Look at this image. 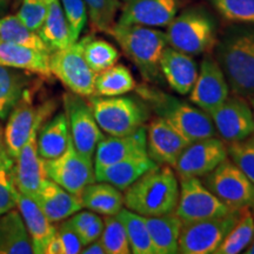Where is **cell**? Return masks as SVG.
Here are the masks:
<instances>
[{
	"label": "cell",
	"mask_w": 254,
	"mask_h": 254,
	"mask_svg": "<svg viewBox=\"0 0 254 254\" xmlns=\"http://www.w3.org/2000/svg\"><path fill=\"white\" fill-rule=\"evenodd\" d=\"M106 254H129L128 238L125 227L117 215H106L104 219V228L99 237Z\"/></svg>",
	"instance_id": "obj_39"
},
{
	"label": "cell",
	"mask_w": 254,
	"mask_h": 254,
	"mask_svg": "<svg viewBox=\"0 0 254 254\" xmlns=\"http://www.w3.org/2000/svg\"><path fill=\"white\" fill-rule=\"evenodd\" d=\"M94 32L109 31L116 24V17L122 7L120 0H84Z\"/></svg>",
	"instance_id": "obj_38"
},
{
	"label": "cell",
	"mask_w": 254,
	"mask_h": 254,
	"mask_svg": "<svg viewBox=\"0 0 254 254\" xmlns=\"http://www.w3.org/2000/svg\"><path fill=\"white\" fill-rule=\"evenodd\" d=\"M252 212H253V214H254V208H253V209H252Z\"/></svg>",
	"instance_id": "obj_53"
},
{
	"label": "cell",
	"mask_w": 254,
	"mask_h": 254,
	"mask_svg": "<svg viewBox=\"0 0 254 254\" xmlns=\"http://www.w3.org/2000/svg\"><path fill=\"white\" fill-rule=\"evenodd\" d=\"M150 232L154 254H176L179 250V238L184 222L176 214L145 217Z\"/></svg>",
	"instance_id": "obj_28"
},
{
	"label": "cell",
	"mask_w": 254,
	"mask_h": 254,
	"mask_svg": "<svg viewBox=\"0 0 254 254\" xmlns=\"http://www.w3.org/2000/svg\"><path fill=\"white\" fill-rule=\"evenodd\" d=\"M64 107L67 117L72 144L79 153L93 160L98 142L104 138L90 105L84 97L72 93L64 94Z\"/></svg>",
	"instance_id": "obj_12"
},
{
	"label": "cell",
	"mask_w": 254,
	"mask_h": 254,
	"mask_svg": "<svg viewBox=\"0 0 254 254\" xmlns=\"http://www.w3.org/2000/svg\"><path fill=\"white\" fill-rule=\"evenodd\" d=\"M154 166L157 164L148 155L129 158L109 166L94 167L95 182L109 183L120 190H125Z\"/></svg>",
	"instance_id": "obj_25"
},
{
	"label": "cell",
	"mask_w": 254,
	"mask_h": 254,
	"mask_svg": "<svg viewBox=\"0 0 254 254\" xmlns=\"http://www.w3.org/2000/svg\"><path fill=\"white\" fill-rule=\"evenodd\" d=\"M41 40L45 43L47 49L52 53L53 51L65 49L73 44L71 32L64 14L60 0H52L50 4L45 20L39 30L37 31Z\"/></svg>",
	"instance_id": "obj_30"
},
{
	"label": "cell",
	"mask_w": 254,
	"mask_h": 254,
	"mask_svg": "<svg viewBox=\"0 0 254 254\" xmlns=\"http://www.w3.org/2000/svg\"><path fill=\"white\" fill-rule=\"evenodd\" d=\"M214 58L232 94L254 97V24H233L214 46Z\"/></svg>",
	"instance_id": "obj_1"
},
{
	"label": "cell",
	"mask_w": 254,
	"mask_h": 254,
	"mask_svg": "<svg viewBox=\"0 0 254 254\" xmlns=\"http://www.w3.org/2000/svg\"><path fill=\"white\" fill-rule=\"evenodd\" d=\"M84 208L97 214L117 215L125 205L123 190L109 183L94 182L86 186L80 193Z\"/></svg>",
	"instance_id": "obj_29"
},
{
	"label": "cell",
	"mask_w": 254,
	"mask_h": 254,
	"mask_svg": "<svg viewBox=\"0 0 254 254\" xmlns=\"http://www.w3.org/2000/svg\"><path fill=\"white\" fill-rule=\"evenodd\" d=\"M230 212L232 209L221 202L199 178L179 179V198L174 214L184 224L221 217Z\"/></svg>",
	"instance_id": "obj_11"
},
{
	"label": "cell",
	"mask_w": 254,
	"mask_h": 254,
	"mask_svg": "<svg viewBox=\"0 0 254 254\" xmlns=\"http://www.w3.org/2000/svg\"><path fill=\"white\" fill-rule=\"evenodd\" d=\"M0 40L51 53L39 34L28 28L18 15H6L0 18Z\"/></svg>",
	"instance_id": "obj_35"
},
{
	"label": "cell",
	"mask_w": 254,
	"mask_h": 254,
	"mask_svg": "<svg viewBox=\"0 0 254 254\" xmlns=\"http://www.w3.org/2000/svg\"><path fill=\"white\" fill-rule=\"evenodd\" d=\"M168 46L194 57L206 55L217 44L214 19L202 8H189L167 25Z\"/></svg>",
	"instance_id": "obj_6"
},
{
	"label": "cell",
	"mask_w": 254,
	"mask_h": 254,
	"mask_svg": "<svg viewBox=\"0 0 254 254\" xmlns=\"http://www.w3.org/2000/svg\"><path fill=\"white\" fill-rule=\"evenodd\" d=\"M52 0H23L18 17L32 31H38L45 20Z\"/></svg>",
	"instance_id": "obj_43"
},
{
	"label": "cell",
	"mask_w": 254,
	"mask_h": 254,
	"mask_svg": "<svg viewBox=\"0 0 254 254\" xmlns=\"http://www.w3.org/2000/svg\"><path fill=\"white\" fill-rule=\"evenodd\" d=\"M30 84L31 73L0 65V120L7 118Z\"/></svg>",
	"instance_id": "obj_31"
},
{
	"label": "cell",
	"mask_w": 254,
	"mask_h": 254,
	"mask_svg": "<svg viewBox=\"0 0 254 254\" xmlns=\"http://www.w3.org/2000/svg\"><path fill=\"white\" fill-rule=\"evenodd\" d=\"M127 58L134 64L146 81L154 82L161 75L160 60L168 46L165 32L141 25L116 23L109 31Z\"/></svg>",
	"instance_id": "obj_4"
},
{
	"label": "cell",
	"mask_w": 254,
	"mask_h": 254,
	"mask_svg": "<svg viewBox=\"0 0 254 254\" xmlns=\"http://www.w3.org/2000/svg\"><path fill=\"white\" fill-rule=\"evenodd\" d=\"M250 105H251V109H252V113H253V118H254V97L250 98Z\"/></svg>",
	"instance_id": "obj_52"
},
{
	"label": "cell",
	"mask_w": 254,
	"mask_h": 254,
	"mask_svg": "<svg viewBox=\"0 0 254 254\" xmlns=\"http://www.w3.org/2000/svg\"><path fill=\"white\" fill-rule=\"evenodd\" d=\"M161 75L180 95L189 94L198 77V65L192 56L167 46L160 60Z\"/></svg>",
	"instance_id": "obj_21"
},
{
	"label": "cell",
	"mask_w": 254,
	"mask_h": 254,
	"mask_svg": "<svg viewBox=\"0 0 254 254\" xmlns=\"http://www.w3.org/2000/svg\"><path fill=\"white\" fill-rule=\"evenodd\" d=\"M189 94L190 103L207 114L230 97V86L214 56L206 53L202 58L198 77Z\"/></svg>",
	"instance_id": "obj_16"
},
{
	"label": "cell",
	"mask_w": 254,
	"mask_h": 254,
	"mask_svg": "<svg viewBox=\"0 0 254 254\" xmlns=\"http://www.w3.org/2000/svg\"><path fill=\"white\" fill-rule=\"evenodd\" d=\"M57 233L62 240L64 246V254H78L81 253V250L84 245H82L80 237L78 233L73 230L69 222L63 221L60 226L57 228Z\"/></svg>",
	"instance_id": "obj_44"
},
{
	"label": "cell",
	"mask_w": 254,
	"mask_h": 254,
	"mask_svg": "<svg viewBox=\"0 0 254 254\" xmlns=\"http://www.w3.org/2000/svg\"><path fill=\"white\" fill-rule=\"evenodd\" d=\"M147 155L146 126L126 135L104 136L94 152V167L109 166L126 159Z\"/></svg>",
	"instance_id": "obj_20"
},
{
	"label": "cell",
	"mask_w": 254,
	"mask_h": 254,
	"mask_svg": "<svg viewBox=\"0 0 254 254\" xmlns=\"http://www.w3.org/2000/svg\"><path fill=\"white\" fill-rule=\"evenodd\" d=\"M179 198V178L167 165H157L125 190V206L142 217L173 213Z\"/></svg>",
	"instance_id": "obj_2"
},
{
	"label": "cell",
	"mask_w": 254,
	"mask_h": 254,
	"mask_svg": "<svg viewBox=\"0 0 254 254\" xmlns=\"http://www.w3.org/2000/svg\"><path fill=\"white\" fill-rule=\"evenodd\" d=\"M243 253L245 254H254V236H253V239L251 241V244L249 246H247V249L244 251Z\"/></svg>",
	"instance_id": "obj_50"
},
{
	"label": "cell",
	"mask_w": 254,
	"mask_h": 254,
	"mask_svg": "<svg viewBox=\"0 0 254 254\" xmlns=\"http://www.w3.org/2000/svg\"><path fill=\"white\" fill-rule=\"evenodd\" d=\"M18 187L15 184L14 159L5 145L0 147V215L17 207Z\"/></svg>",
	"instance_id": "obj_37"
},
{
	"label": "cell",
	"mask_w": 254,
	"mask_h": 254,
	"mask_svg": "<svg viewBox=\"0 0 254 254\" xmlns=\"http://www.w3.org/2000/svg\"><path fill=\"white\" fill-rule=\"evenodd\" d=\"M56 103L52 100L46 101L38 107L36 120L18 157L14 160L15 184L19 192L34 198L44 180L46 179L44 159L38 153V132L46 118L56 110Z\"/></svg>",
	"instance_id": "obj_7"
},
{
	"label": "cell",
	"mask_w": 254,
	"mask_h": 254,
	"mask_svg": "<svg viewBox=\"0 0 254 254\" xmlns=\"http://www.w3.org/2000/svg\"><path fill=\"white\" fill-rule=\"evenodd\" d=\"M104 228V219H101L99 215L94 219V221L85 230L84 233L80 236V240L82 245L86 246L88 244H91L92 241L99 239L101 236V232Z\"/></svg>",
	"instance_id": "obj_46"
},
{
	"label": "cell",
	"mask_w": 254,
	"mask_h": 254,
	"mask_svg": "<svg viewBox=\"0 0 254 254\" xmlns=\"http://www.w3.org/2000/svg\"><path fill=\"white\" fill-rule=\"evenodd\" d=\"M50 55L51 53L0 40V65L23 69L46 80L52 79Z\"/></svg>",
	"instance_id": "obj_24"
},
{
	"label": "cell",
	"mask_w": 254,
	"mask_h": 254,
	"mask_svg": "<svg viewBox=\"0 0 254 254\" xmlns=\"http://www.w3.org/2000/svg\"><path fill=\"white\" fill-rule=\"evenodd\" d=\"M81 253L82 254H105L106 253V251H105L103 244L100 243V240L97 239L92 241V243L88 244V245L82 247Z\"/></svg>",
	"instance_id": "obj_48"
},
{
	"label": "cell",
	"mask_w": 254,
	"mask_h": 254,
	"mask_svg": "<svg viewBox=\"0 0 254 254\" xmlns=\"http://www.w3.org/2000/svg\"><path fill=\"white\" fill-rule=\"evenodd\" d=\"M46 176L73 194L80 195L86 186L95 182L94 164L79 153L71 142L58 158L44 160Z\"/></svg>",
	"instance_id": "obj_13"
},
{
	"label": "cell",
	"mask_w": 254,
	"mask_h": 254,
	"mask_svg": "<svg viewBox=\"0 0 254 254\" xmlns=\"http://www.w3.org/2000/svg\"><path fill=\"white\" fill-rule=\"evenodd\" d=\"M97 217L98 214L90 211V209H87V211H82V209H80L77 213H74L69 218H67V221L69 222V225H71L73 230L77 232L78 236L80 237Z\"/></svg>",
	"instance_id": "obj_45"
},
{
	"label": "cell",
	"mask_w": 254,
	"mask_h": 254,
	"mask_svg": "<svg viewBox=\"0 0 254 254\" xmlns=\"http://www.w3.org/2000/svg\"><path fill=\"white\" fill-rule=\"evenodd\" d=\"M101 131L109 135H126L145 126L150 107L140 97L92 95L87 100Z\"/></svg>",
	"instance_id": "obj_5"
},
{
	"label": "cell",
	"mask_w": 254,
	"mask_h": 254,
	"mask_svg": "<svg viewBox=\"0 0 254 254\" xmlns=\"http://www.w3.org/2000/svg\"><path fill=\"white\" fill-rule=\"evenodd\" d=\"M135 91L157 117L166 120L189 141L217 135L211 117L195 105H190L148 85L136 86Z\"/></svg>",
	"instance_id": "obj_3"
},
{
	"label": "cell",
	"mask_w": 254,
	"mask_h": 254,
	"mask_svg": "<svg viewBox=\"0 0 254 254\" xmlns=\"http://www.w3.org/2000/svg\"><path fill=\"white\" fill-rule=\"evenodd\" d=\"M201 182L232 211L254 208V184L228 157Z\"/></svg>",
	"instance_id": "obj_8"
},
{
	"label": "cell",
	"mask_w": 254,
	"mask_h": 254,
	"mask_svg": "<svg viewBox=\"0 0 254 254\" xmlns=\"http://www.w3.org/2000/svg\"><path fill=\"white\" fill-rule=\"evenodd\" d=\"M117 217L123 222L133 254H154L146 218L128 208H122Z\"/></svg>",
	"instance_id": "obj_34"
},
{
	"label": "cell",
	"mask_w": 254,
	"mask_h": 254,
	"mask_svg": "<svg viewBox=\"0 0 254 254\" xmlns=\"http://www.w3.org/2000/svg\"><path fill=\"white\" fill-rule=\"evenodd\" d=\"M190 144V141L160 117L152 119L146 126L147 155L157 165L172 167Z\"/></svg>",
	"instance_id": "obj_17"
},
{
	"label": "cell",
	"mask_w": 254,
	"mask_h": 254,
	"mask_svg": "<svg viewBox=\"0 0 254 254\" xmlns=\"http://www.w3.org/2000/svg\"><path fill=\"white\" fill-rule=\"evenodd\" d=\"M45 254H64V246L62 240L56 232V234L51 238L50 243L47 244Z\"/></svg>",
	"instance_id": "obj_47"
},
{
	"label": "cell",
	"mask_w": 254,
	"mask_h": 254,
	"mask_svg": "<svg viewBox=\"0 0 254 254\" xmlns=\"http://www.w3.org/2000/svg\"><path fill=\"white\" fill-rule=\"evenodd\" d=\"M136 82L132 72L124 65H113L98 73L95 79V95L117 97L135 90Z\"/></svg>",
	"instance_id": "obj_33"
},
{
	"label": "cell",
	"mask_w": 254,
	"mask_h": 254,
	"mask_svg": "<svg viewBox=\"0 0 254 254\" xmlns=\"http://www.w3.org/2000/svg\"><path fill=\"white\" fill-rule=\"evenodd\" d=\"M254 236L252 208L240 209L239 218L213 254H239L247 249Z\"/></svg>",
	"instance_id": "obj_32"
},
{
	"label": "cell",
	"mask_w": 254,
	"mask_h": 254,
	"mask_svg": "<svg viewBox=\"0 0 254 254\" xmlns=\"http://www.w3.org/2000/svg\"><path fill=\"white\" fill-rule=\"evenodd\" d=\"M227 157L226 144L221 139L211 136L190 142L172 167L179 179L202 178Z\"/></svg>",
	"instance_id": "obj_14"
},
{
	"label": "cell",
	"mask_w": 254,
	"mask_h": 254,
	"mask_svg": "<svg viewBox=\"0 0 254 254\" xmlns=\"http://www.w3.org/2000/svg\"><path fill=\"white\" fill-rule=\"evenodd\" d=\"M33 246L20 212L13 208L0 215V254H32Z\"/></svg>",
	"instance_id": "obj_27"
},
{
	"label": "cell",
	"mask_w": 254,
	"mask_h": 254,
	"mask_svg": "<svg viewBox=\"0 0 254 254\" xmlns=\"http://www.w3.org/2000/svg\"><path fill=\"white\" fill-rule=\"evenodd\" d=\"M17 207L30 234L33 252L37 254H45L47 244L57 232V228L53 226V222L49 220L34 198L24 194L19 190Z\"/></svg>",
	"instance_id": "obj_23"
},
{
	"label": "cell",
	"mask_w": 254,
	"mask_h": 254,
	"mask_svg": "<svg viewBox=\"0 0 254 254\" xmlns=\"http://www.w3.org/2000/svg\"><path fill=\"white\" fill-rule=\"evenodd\" d=\"M228 158L254 184V133L240 141L226 144Z\"/></svg>",
	"instance_id": "obj_41"
},
{
	"label": "cell",
	"mask_w": 254,
	"mask_h": 254,
	"mask_svg": "<svg viewBox=\"0 0 254 254\" xmlns=\"http://www.w3.org/2000/svg\"><path fill=\"white\" fill-rule=\"evenodd\" d=\"M208 116L225 144L240 141L254 133V118L251 105L245 98L239 95L230 94Z\"/></svg>",
	"instance_id": "obj_15"
},
{
	"label": "cell",
	"mask_w": 254,
	"mask_h": 254,
	"mask_svg": "<svg viewBox=\"0 0 254 254\" xmlns=\"http://www.w3.org/2000/svg\"><path fill=\"white\" fill-rule=\"evenodd\" d=\"M5 142H4V128H2L1 124H0V147L1 146H4Z\"/></svg>",
	"instance_id": "obj_51"
},
{
	"label": "cell",
	"mask_w": 254,
	"mask_h": 254,
	"mask_svg": "<svg viewBox=\"0 0 254 254\" xmlns=\"http://www.w3.org/2000/svg\"><path fill=\"white\" fill-rule=\"evenodd\" d=\"M72 142L68 120L60 112L40 126L38 132V153L44 160L58 158Z\"/></svg>",
	"instance_id": "obj_26"
},
{
	"label": "cell",
	"mask_w": 254,
	"mask_h": 254,
	"mask_svg": "<svg viewBox=\"0 0 254 254\" xmlns=\"http://www.w3.org/2000/svg\"><path fill=\"white\" fill-rule=\"evenodd\" d=\"M222 18L233 24H254V0H209Z\"/></svg>",
	"instance_id": "obj_40"
},
{
	"label": "cell",
	"mask_w": 254,
	"mask_h": 254,
	"mask_svg": "<svg viewBox=\"0 0 254 254\" xmlns=\"http://www.w3.org/2000/svg\"><path fill=\"white\" fill-rule=\"evenodd\" d=\"M239 213L240 209L232 211L221 217L184 224L178 253L213 254L237 222Z\"/></svg>",
	"instance_id": "obj_10"
},
{
	"label": "cell",
	"mask_w": 254,
	"mask_h": 254,
	"mask_svg": "<svg viewBox=\"0 0 254 254\" xmlns=\"http://www.w3.org/2000/svg\"><path fill=\"white\" fill-rule=\"evenodd\" d=\"M34 200L51 222H60L84 208L80 196L68 192L46 178L38 190Z\"/></svg>",
	"instance_id": "obj_22"
},
{
	"label": "cell",
	"mask_w": 254,
	"mask_h": 254,
	"mask_svg": "<svg viewBox=\"0 0 254 254\" xmlns=\"http://www.w3.org/2000/svg\"><path fill=\"white\" fill-rule=\"evenodd\" d=\"M50 69L69 92L90 98L95 94L97 74L92 69L82 53L79 41L65 49L53 51L50 55Z\"/></svg>",
	"instance_id": "obj_9"
},
{
	"label": "cell",
	"mask_w": 254,
	"mask_h": 254,
	"mask_svg": "<svg viewBox=\"0 0 254 254\" xmlns=\"http://www.w3.org/2000/svg\"><path fill=\"white\" fill-rule=\"evenodd\" d=\"M88 66L95 73H100L116 65L120 58L119 51L109 41L87 36L79 41Z\"/></svg>",
	"instance_id": "obj_36"
},
{
	"label": "cell",
	"mask_w": 254,
	"mask_h": 254,
	"mask_svg": "<svg viewBox=\"0 0 254 254\" xmlns=\"http://www.w3.org/2000/svg\"><path fill=\"white\" fill-rule=\"evenodd\" d=\"M12 0H0V15L4 14L7 11L9 4H11Z\"/></svg>",
	"instance_id": "obj_49"
},
{
	"label": "cell",
	"mask_w": 254,
	"mask_h": 254,
	"mask_svg": "<svg viewBox=\"0 0 254 254\" xmlns=\"http://www.w3.org/2000/svg\"><path fill=\"white\" fill-rule=\"evenodd\" d=\"M67 20L73 43L78 41L87 20V8L84 0H60Z\"/></svg>",
	"instance_id": "obj_42"
},
{
	"label": "cell",
	"mask_w": 254,
	"mask_h": 254,
	"mask_svg": "<svg viewBox=\"0 0 254 254\" xmlns=\"http://www.w3.org/2000/svg\"><path fill=\"white\" fill-rule=\"evenodd\" d=\"M37 111L38 107L34 106V88L28 87L9 113L4 129L5 147L14 160L30 136Z\"/></svg>",
	"instance_id": "obj_19"
},
{
	"label": "cell",
	"mask_w": 254,
	"mask_h": 254,
	"mask_svg": "<svg viewBox=\"0 0 254 254\" xmlns=\"http://www.w3.org/2000/svg\"><path fill=\"white\" fill-rule=\"evenodd\" d=\"M179 7V0H123L117 23L166 27L178 14Z\"/></svg>",
	"instance_id": "obj_18"
}]
</instances>
